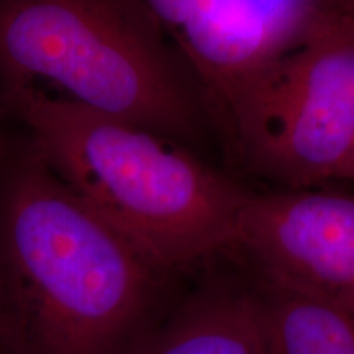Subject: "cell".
Masks as SVG:
<instances>
[{
  "instance_id": "1",
  "label": "cell",
  "mask_w": 354,
  "mask_h": 354,
  "mask_svg": "<svg viewBox=\"0 0 354 354\" xmlns=\"http://www.w3.org/2000/svg\"><path fill=\"white\" fill-rule=\"evenodd\" d=\"M162 274L15 128L0 140V354H128Z\"/></svg>"
},
{
  "instance_id": "2",
  "label": "cell",
  "mask_w": 354,
  "mask_h": 354,
  "mask_svg": "<svg viewBox=\"0 0 354 354\" xmlns=\"http://www.w3.org/2000/svg\"><path fill=\"white\" fill-rule=\"evenodd\" d=\"M0 113L161 274L232 248L250 192L187 146L24 84H0Z\"/></svg>"
},
{
  "instance_id": "3",
  "label": "cell",
  "mask_w": 354,
  "mask_h": 354,
  "mask_svg": "<svg viewBox=\"0 0 354 354\" xmlns=\"http://www.w3.org/2000/svg\"><path fill=\"white\" fill-rule=\"evenodd\" d=\"M0 84L192 146L214 125L174 46L140 0H0Z\"/></svg>"
},
{
  "instance_id": "4",
  "label": "cell",
  "mask_w": 354,
  "mask_h": 354,
  "mask_svg": "<svg viewBox=\"0 0 354 354\" xmlns=\"http://www.w3.org/2000/svg\"><path fill=\"white\" fill-rule=\"evenodd\" d=\"M230 143L281 189L342 179L354 153V8L331 17L266 74Z\"/></svg>"
},
{
  "instance_id": "5",
  "label": "cell",
  "mask_w": 354,
  "mask_h": 354,
  "mask_svg": "<svg viewBox=\"0 0 354 354\" xmlns=\"http://www.w3.org/2000/svg\"><path fill=\"white\" fill-rule=\"evenodd\" d=\"M227 136L281 57L354 0H140Z\"/></svg>"
},
{
  "instance_id": "6",
  "label": "cell",
  "mask_w": 354,
  "mask_h": 354,
  "mask_svg": "<svg viewBox=\"0 0 354 354\" xmlns=\"http://www.w3.org/2000/svg\"><path fill=\"white\" fill-rule=\"evenodd\" d=\"M230 250L259 281L354 317V196L320 189L248 194Z\"/></svg>"
},
{
  "instance_id": "7",
  "label": "cell",
  "mask_w": 354,
  "mask_h": 354,
  "mask_svg": "<svg viewBox=\"0 0 354 354\" xmlns=\"http://www.w3.org/2000/svg\"><path fill=\"white\" fill-rule=\"evenodd\" d=\"M128 354H268L253 290L215 287L149 326Z\"/></svg>"
},
{
  "instance_id": "8",
  "label": "cell",
  "mask_w": 354,
  "mask_h": 354,
  "mask_svg": "<svg viewBox=\"0 0 354 354\" xmlns=\"http://www.w3.org/2000/svg\"><path fill=\"white\" fill-rule=\"evenodd\" d=\"M268 354H354V317L259 281L253 289Z\"/></svg>"
},
{
  "instance_id": "9",
  "label": "cell",
  "mask_w": 354,
  "mask_h": 354,
  "mask_svg": "<svg viewBox=\"0 0 354 354\" xmlns=\"http://www.w3.org/2000/svg\"><path fill=\"white\" fill-rule=\"evenodd\" d=\"M342 180H348V183L354 184V153L351 156V161H349V165L346 167V171H344Z\"/></svg>"
},
{
  "instance_id": "10",
  "label": "cell",
  "mask_w": 354,
  "mask_h": 354,
  "mask_svg": "<svg viewBox=\"0 0 354 354\" xmlns=\"http://www.w3.org/2000/svg\"><path fill=\"white\" fill-rule=\"evenodd\" d=\"M3 118H2V113H0V122H2ZM0 140H2V130H0Z\"/></svg>"
}]
</instances>
